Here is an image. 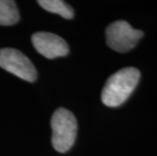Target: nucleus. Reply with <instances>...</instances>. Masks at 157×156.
<instances>
[{
  "label": "nucleus",
  "instance_id": "423d86ee",
  "mask_svg": "<svg viewBox=\"0 0 157 156\" xmlns=\"http://www.w3.org/2000/svg\"><path fill=\"white\" fill-rule=\"evenodd\" d=\"M17 6L11 0H0V25H11L18 21Z\"/></svg>",
  "mask_w": 157,
  "mask_h": 156
},
{
  "label": "nucleus",
  "instance_id": "7ed1b4c3",
  "mask_svg": "<svg viewBox=\"0 0 157 156\" xmlns=\"http://www.w3.org/2000/svg\"><path fill=\"white\" fill-rule=\"evenodd\" d=\"M143 32L132 28L125 21H117L105 29L106 44L113 51L127 53L136 47L137 43L143 36Z\"/></svg>",
  "mask_w": 157,
  "mask_h": 156
},
{
  "label": "nucleus",
  "instance_id": "f257e3e1",
  "mask_svg": "<svg viewBox=\"0 0 157 156\" xmlns=\"http://www.w3.org/2000/svg\"><path fill=\"white\" fill-rule=\"evenodd\" d=\"M140 71L134 67L123 68L109 76L101 92V101L109 108H116L123 105L140 80Z\"/></svg>",
  "mask_w": 157,
  "mask_h": 156
},
{
  "label": "nucleus",
  "instance_id": "20e7f679",
  "mask_svg": "<svg viewBox=\"0 0 157 156\" xmlns=\"http://www.w3.org/2000/svg\"><path fill=\"white\" fill-rule=\"evenodd\" d=\"M0 67L25 81L36 79V70L32 61L21 51L11 48L0 50Z\"/></svg>",
  "mask_w": 157,
  "mask_h": 156
},
{
  "label": "nucleus",
  "instance_id": "39448f33",
  "mask_svg": "<svg viewBox=\"0 0 157 156\" xmlns=\"http://www.w3.org/2000/svg\"><path fill=\"white\" fill-rule=\"evenodd\" d=\"M32 42L36 51L48 59L63 57L69 53L67 43L59 36L51 32H36L33 35Z\"/></svg>",
  "mask_w": 157,
  "mask_h": 156
},
{
  "label": "nucleus",
  "instance_id": "f03ea898",
  "mask_svg": "<svg viewBox=\"0 0 157 156\" xmlns=\"http://www.w3.org/2000/svg\"><path fill=\"white\" fill-rule=\"evenodd\" d=\"M52 144L58 152L64 153L72 147L77 135V121L71 112L60 108L51 119Z\"/></svg>",
  "mask_w": 157,
  "mask_h": 156
},
{
  "label": "nucleus",
  "instance_id": "0eeeda50",
  "mask_svg": "<svg viewBox=\"0 0 157 156\" xmlns=\"http://www.w3.org/2000/svg\"><path fill=\"white\" fill-rule=\"evenodd\" d=\"M38 3L45 10L57 13L66 19H71L74 16V11L71 6L61 0H39Z\"/></svg>",
  "mask_w": 157,
  "mask_h": 156
}]
</instances>
